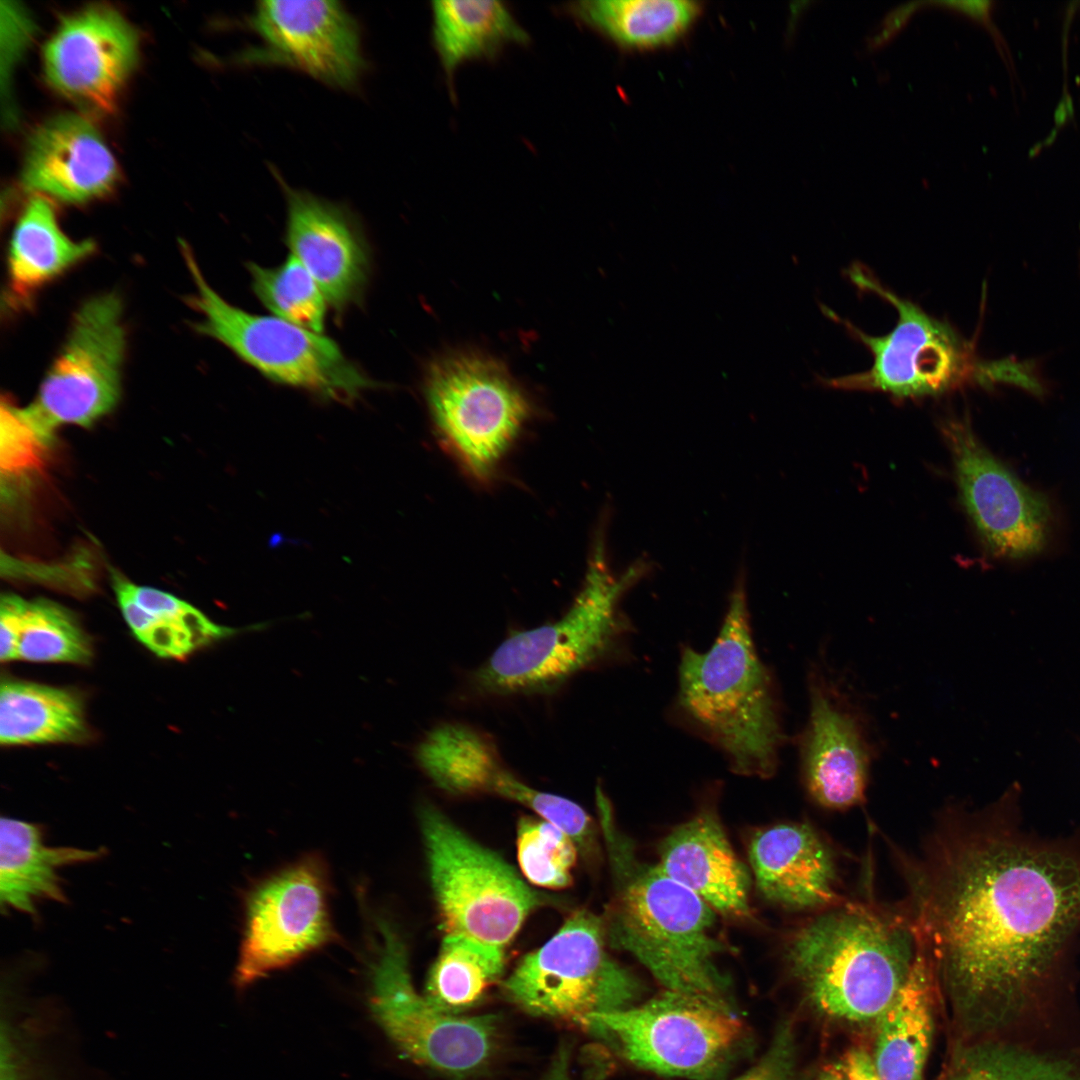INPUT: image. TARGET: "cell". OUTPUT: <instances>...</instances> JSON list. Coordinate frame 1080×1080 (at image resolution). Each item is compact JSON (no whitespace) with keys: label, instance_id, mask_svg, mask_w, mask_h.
I'll return each mask as SVG.
<instances>
[{"label":"cell","instance_id":"8d00e7d4","mask_svg":"<svg viewBox=\"0 0 1080 1080\" xmlns=\"http://www.w3.org/2000/svg\"><path fill=\"white\" fill-rule=\"evenodd\" d=\"M1 470L7 477L39 468L48 451L20 415L18 406L1 404Z\"/></svg>","mask_w":1080,"mask_h":1080},{"label":"cell","instance_id":"6da1fadb","mask_svg":"<svg viewBox=\"0 0 1080 1080\" xmlns=\"http://www.w3.org/2000/svg\"><path fill=\"white\" fill-rule=\"evenodd\" d=\"M1020 794L953 813L906 868L914 927L967 1040L1048 1038L1075 1001L1080 827L1038 832Z\"/></svg>","mask_w":1080,"mask_h":1080},{"label":"cell","instance_id":"836d02e7","mask_svg":"<svg viewBox=\"0 0 1080 1080\" xmlns=\"http://www.w3.org/2000/svg\"><path fill=\"white\" fill-rule=\"evenodd\" d=\"M517 858L525 878L543 888H565L572 882L578 847L560 828L531 817L517 826Z\"/></svg>","mask_w":1080,"mask_h":1080},{"label":"cell","instance_id":"1f68e13d","mask_svg":"<svg viewBox=\"0 0 1080 1080\" xmlns=\"http://www.w3.org/2000/svg\"><path fill=\"white\" fill-rule=\"evenodd\" d=\"M16 614V660L88 664L93 646L72 612L48 599L27 600L10 593Z\"/></svg>","mask_w":1080,"mask_h":1080},{"label":"cell","instance_id":"4316f807","mask_svg":"<svg viewBox=\"0 0 1080 1080\" xmlns=\"http://www.w3.org/2000/svg\"><path fill=\"white\" fill-rule=\"evenodd\" d=\"M562 10L617 47L643 51L682 39L700 17L702 5L689 0H582Z\"/></svg>","mask_w":1080,"mask_h":1080},{"label":"cell","instance_id":"44dd1931","mask_svg":"<svg viewBox=\"0 0 1080 1080\" xmlns=\"http://www.w3.org/2000/svg\"><path fill=\"white\" fill-rule=\"evenodd\" d=\"M801 739V761L810 796L820 806L842 810L864 801L870 752L856 717L817 683Z\"/></svg>","mask_w":1080,"mask_h":1080},{"label":"cell","instance_id":"74e56055","mask_svg":"<svg viewBox=\"0 0 1080 1080\" xmlns=\"http://www.w3.org/2000/svg\"><path fill=\"white\" fill-rule=\"evenodd\" d=\"M796 1047L792 1026L780 1024L760 1060L734 1080H794Z\"/></svg>","mask_w":1080,"mask_h":1080},{"label":"cell","instance_id":"ffe728a7","mask_svg":"<svg viewBox=\"0 0 1080 1080\" xmlns=\"http://www.w3.org/2000/svg\"><path fill=\"white\" fill-rule=\"evenodd\" d=\"M117 178L110 149L93 124L80 115L60 114L30 137L22 182L32 191L81 203L109 192Z\"/></svg>","mask_w":1080,"mask_h":1080},{"label":"cell","instance_id":"ba28073f","mask_svg":"<svg viewBox=\"0 0 1080 1080\" xmlns=\"http://www.w3.org/2000/svg\"><path fill=\"white\" fill-rule=\"evenodd\" d=\"M196 292L188 303L200 313L195 328L229 348L266 378L350 404L372 381L332 339L276 316L249 313L224 300L206 282L191 249L181 247Z\"/></svg>","mask_w":1080,"mask_h":1080},{"label":"cell","instance_id":"7bdbcfd3","mask_svg":"<svg viewBox=\"0 0 1080 1080\" xmlns=\"http://www.w3.org/2000/svg\"><path fill=\"white\" fill-rule=\"evenodd\" d=\"M817 1080H848L844 1061L827 1065Z\"/></svg>","mask_w":1080,"mask_h":1080},{"label":"cell","instance_id":"9a60e30c","mask_svg":"<svg viewBox=\"0 0 1080 1080\" xmlns=\"http://www.w3.org/2000/svg\"><path fill=\"white\" fill-rule=\"evenodd\" d=\"M962 502L995 557L1023 559L1047 545L1053 511L1047 497L1023 483L979 441L966 419L941 426Z\"/></svg>","mask_w":1080,"mask_h":1080},{"label":"cell","instance_id":"603a6c76","mask_svg":"<svg viewBox=\"0 0 1080 1080\" xmlns=\"http://www.w3.org/2000/svg\"><path fill=\"white\" fill-rule=\"evenodd\" d=\"M658 866L715 912L740 918L750 915L748 871L712 810L701 811L665 837Z\"/></svg>","mask_w":1080,"mask_h":1080},{"label":"cell","instance_id":"52a82bcc","mask_svg":"<svg viewBox=\"0 0 1080 1080\" xmlns=\"http://www.w3.org/2000/svg\"><path fill=\"white\" fill-rule=\"evenodd\" d=\"M430 882L445 934L505 949L544 903L504 859L431 804L419 812Z\"/></svg>","mask_w":1080,"mask_h":1080},{"label":"cell","instance_id":"e575fe53","mask_svg":"<svg viewBox=\"0 0 1080 1080\" xmlns=\"http://www.w3.org/2000/svg\"><path fill=\"white\" fill-rule=\"evenodd\" d=\"M111 584L119 608L135 637L159 657L184 658L197 649L194 642L157 615L142 607L129 589V580L111 571Z\"/></svg>","mask_w":1080,"mask_h":1080},{"label":"cell","instance_id":"b9f144b4","mask_svg":"<svg viewBox=\"0 0 1080 1080\" xmlns=\"http://www.w3.org/2000/svg\"><path fill=\"white\" fill-rule=\"evenodd\" d=\"M939 4L958 9L977 20L986 21L991 3L987 1H951L941 2Z\"/></svg>","mask_w":1080,"mask_h":1080},{"label":"cell","instance_id":"d590c367","mask_svg":"<svg viewBox=\"0 0 1080 1080\" xmlns=\"http://www.w3.org/2000/svg\"><path fill=\"white\" fill-rule=\"evenodd\" d=\"M129 589L142 607L187 635L197 648L230 636L235 631L211 621L199 609L168 592L139 586L130 580Z\"/></svg>","mask_w":1080,"mask_h":1080},{"label":"cell","instance_id":"e0dca14e","mask_svg":"<svg viewBox=\"0 0 1080 1080\" xmlns=\"http://www.w3.org/2000/svg\"><path fill=\"white\" fill-rule=\"evenodd\" d=\"M138 57L131 24L106 6L85 8L62 20L43 50L49 84L89 111L111 113Z\"/></svg>","mask_w":1080,"mask_h":1080},{"label":"cell","instance_id":"3957f363","mask_svg":"<svg viewBox=\"0 0 1080 1080\" xmlns=\"http://www.w3.org/2000/svg\"><path fill=\"white\" fill-rule=\"evenodd\" d=\"M676 704L736 773H774L783 736L774 683L752 637L743 568L712 646L705 652L691 647L681 652Z\"/></svg>","mask_w":1080,"mask_h":1080},{"label":"cell","instance_id":"f35d334b","mask_svg":"<svg viewBox=\"0 0 1080 1080\" xmlns=\"http://www.w3.org/2000/svg\"><path fill=\"white\" fill-rule=\"evenodd\" d=\"M1000 383L1020 386L1035 395L1043 394L1042 384L1036 377L1031 363L1012 359L982 360L977 384L991 387Z\"/></svg>","mask_w":1080,"mask_h":1080},{"label":"cell","instance_id":"8fae6325","mask_svg":"<svg viewBox=\"0 0 1080 1080\" xmlns=\"http://www.w3.org/2000/svg\"><path fill=\"white\" fill-rule=\"evenodd\" d=\"M425 395L441 441L480 482L494 475L530 414L527 398L506 368L474 353L433 362Z\"/></svg>","mask_w":1080,"mask_h":1080},{"label":"cell","instance_id":"30bf717a","mask_svg":"<svg viewBox=\"0 0 1080 1080\" xmlns=\"http://www.w3.org/2000/svg\"><path fill=\"white\" fill-rule=\"evenodd\" d=\"M848 275L858 288L889 302L898 318L889 333L871 336L827 311L870 351L873 363L863 372L823 378V384L841 390L882 392L897 398L937 396L977 384L982 360L976 355L974 343L947 321L934 318L917 304L901 298L863 266H852Z\"/></svg>","mask_w":1080,"mask_h":1080},{"label":"cell","instance_id":"277c9868","mask_svg":"<svg viewBox=\"0 0 1080 1080\" xmlns=\"http://www.w3.org/2000/svg\"><path fill=\"white\" fill-rule=\"evenodd\" d=\"M918 947L913 923L861 906L826 911L786 947L792 976L820 1013L876 1021L906 982Z\"/></svg>","mask_w":1080,"mask_h":1080},{"label":"cell","instance_id":"7402d4cb","mask_svg":"<svg viewBox=\"0 0 1080 1080\" xmlns=\"http://www.w3.org/2000/svg\"><path fill=\"white\" fill-rule=\"evenodd\" d=\"M749 859L756 885L770 902L793 910L819 909L837 900V871L830 848L804 823L758 831Z\"/></svg>","mask_w":1080,"mask_h":1080},{"label":"cell","instance_id":"60d3db41","mask_svg":"<svg viewBox=\"0 0 1080 1080\" xmlns=\"http://www.w3.org/2000/svg\"><path fill=\"white\" fill-rule=\"evenodd\" d=\"M540 1080H572L570 1075V1048L562 1044L547 1071Z\"/></svg>","mask_w":1080,"mask_h":1080},{"label":"cell","instance_id":"484cf974","mask_svg":"<svg viewBox=\"0 0 1080 1080\" xmlns=\"http://www.w3.org/2000/svg\"><path fill=\"white\" fill-rule=\"evenodd\" d=\"M431 11L432 42L451 98L455 72L462 64L494 60L505 47L530 42L528 32L501 1H433Z\"/></svg>","mask_w":1080,"mask_h":1080},{"label":"cell","instance_id":"d6986e66","mask_svg":"<svg viewBox=\"0 0 1080 1080\" xmlns=\"http://www.w3.org/2000/svg\"><path fill=\"white\" fill-rule=\"evenodd\" d=\"M286 242L312 275L326 301L342 311L362 297L369 275L366 241L343 207L286 187Z\"/></svg>","mask_w":1080,"mask_h":1080},{"label":"cell","instance_id":"9c48e42d","mask_svg":"<svg viewBox=\"0 0 1080 1080\" xmlns=\"http://www.w3.org/2000/svg\"><path fill=\"white\" fill-rule=\"evenodd\" d=\"M605 923L575 911L542 946L526 954L503 982L506 997L526 1013L585 1028L599 1013L631 1007L642 984L608 954Z\"/></svg>","mask_w":1080,"mask_h":1080},{"label":"cell","instance_id":"4fadbf2b","mask_svg":"<svg viewBox=\"0 0 1080 1080\" xmlns=\"http://www.w3.org/2000/svg\"><path fill=\"white\" fill-rule=\"evenodd\" d=\"M125 348L119 297L107 293L86 301L34 401L19 407L47 447H52L59 427H89L116 406Z\"/></svg>","mask_w":1080,"mask_h":1080},{"label":"cell","instance_id":"ab89813d","mask_svg":"<svg viewBox=\"0 0 1080 1080\" xmlns=\"http://www.w3.org/2000/svg\"><path fill=\"white\" fill-rule=\"evenodd\" d=\"M848 1080H881L872 1057L863 1049L851 1050L844 1060Z\"/></svg>","mask_w":1080,"mask_h":1080},{"label":"cell","instance_id":"4dcf8cb0","mask_svg":"<svg viewBox=\"0 0 1080 1080\" xmlns=\"http://www.w3.org/2000/svg\"><path fill=\"white\" fill-rule=\"evenodd\" d=\"M504 951L464 935L445 934L429 970L424 997L441 1012L462 1016L502 976Z\"/></svg>","mask_w":1080,"mask_h":1080},{"label":"cell","instance_id":"f546056e","mask_svg":"<svg viewBox=\"0 0 1080 1080\" xmlns=\"http://www.w3.org/2000/svg\"><path fill=\"white\" fill-rule=\"evenodd\" d=\"M90 240L74 241L60 228L52 205L33 197L14 228L8 253L9 292L14 301L29 299L42 285L91 255Z\"/></svg>","mask_w":1080,"mask_h":1080},{"label":"cell","instance_id":"ac0fdd59","mask_svg":"<svg viewBox=\"0 0 1080 1080\" xmlns=\"http://www.w3.org/2000/svg\"><path fill=\"white\" fill-rule=\"evenodd\" d=\"M416 759L431 782L448 794L497 795L531 809L570 837L587 826L582 807L520 780L504 764L495 742L466 724L446 722L431 729L417 746Z\"/></svg>","mask_w":1080,"mask_h":1080},{"label":"cell","instance_id":"5bb4252c","mask_svg":"<svg viewBox=\"0 0 1080 1080\" xmlns=\"http://www.w3.org/2000/svg\"><path fill=\"white\" fill-rule=\"evenodd\" d=\"M336 938L326 865L319 856H307L249 893L234 983L244 989Z\"/></svg>","mask_w":1080,"mask_h":1080},{"label":"cell","instance_id":"f1b7e54d","mask_svg":"<svg viewBox=\"0 0 1080 1080\" xmlns=\"http://www.w3.org/2000/svg\"><path fill=\"white\" fill-rule=\"evenodd\" d=\"M89 736L84 702L77 692L26 680L2 679L1 745L81 743Z\"/></svg>","mask_w":1080,"mask_h":1080},{"label":"cell","instance_id":"5b68a950","mask_svg":"<svg viewBox=\"0 0 1080 1080\" xmlns=\"http://www.w3.org/2000/svg\"><path fill=\"white\" fill-rule=\"evenodd\" d=\"M651 570V562L640 558L614 574L599 529L568 611L552 623L510 634L472 673V688L484 696L545 695L597 664L624 632L621 599Z\"/></svg>","mask_w":1080,"mask_h":1080},{"label":"cell","instance_id":"7c38bea8","mask_svg":"<svg viewBox=\"0 0 1080 1080\" xmlns=\"http://www.w3.org/2000/svg\"><path fill=\"white\" fill-rule=\"evenodd\" d=\"M373 969L370 1010L394 1046L408 1059L454 1080L484 1070L497 1047V1018L445 1014L416 992L405 944L385 922Z\"/></svg>","mask_w":1080,"mask_h":1080},{"label":"cell","instance_id":"cb8c5ba5","mask_svg":"<svg viewBox=\"0 0 1080 1080\" xmlns=\"http://www.w3.org/2000/svg\"><path fill=\"white\" fill-rule=\"evenodd\" d=\"M0 827V904L3 913L18 912L35 917L41 902L66 903L60 870L95 861L104 853L101 848L46 845L42 827L25 820L2 817Z\"/></svg>","mask_w":1080,"mask_h":1080},{"label":"cell","instance_id":"d6a6232c","mask_svg":"<svg viewBox=\"0 0 1080 1080\" xmlns=\"http://www.w3.org/2000/svg\"><path fill=\"white\" fill-rule=\"evenodd\" d=\"M252 289L274 316L306 330L322 333L326 298L307 269L291 254L279 266L248 264Z\"/></svg>","mask_w":1080,"mask_h":1080},{"label":"cell","instance_id":"2e32d148","mask_svg":"<svg viewBox=\"0 0 1080 1080\" xmlns=\"http://www.w3.org/2000/svg\"><path fill=\"white\" fill-rule=\"evenodd\" d=\"M249 25L263 45L250 58L348 88L363 69L358 26L338 1H260Z\"/></svg>","mask_w":1080,"mask_h":1080},{"label":"cell","instance_id":"7a4b0ae2","mask_svg":"<svg viewBox=\"0 0 1080 1080\" xmlns=\"http://www.w3.org/2000/svg\"><path fill=\"white\" fill-rule=\"evenodd\" d=\"M615 880L605 923L613 948L630 953L665 990L730 1004V981L716 964L726 950L714 934L715 911L656 865L639 861L597 799Z\"/></svg>","mask_w":1080,"mask_h":1080},{"label":"cell","instance_id":"8992f818","mask_svg":"<svg viewBox=\"0 0 1080 1080\" xmlns=\"http://www.w3.org/2000/svg\"><path fill=\"white\" fill-rule=\"evenodd\" d=\"M585 1028L634 1066L689 1080H723L748 1042L732 1005L670 990L594 1014Z\"/></svg>","mask_w":1080,"mask_h":1080},{"label":"cell","instance_id":"d4e9b609","mask_svg":"<svg viewBox=\"0 0 1080 1080\" xmlns=\"http://www.w3.org/2000/svg\"><path fill=\"white\" fill-rule=\"evenodd\" d=\"M910 974L877 1018L872 1056L881 1080H921L933 1035L935 974L923 943Z\"/></svg>","mask_w":1080,"mask_h":1080},{"label":"cell","instance_id":"83f0119b","mask_svg":"<svg viewBox=\"0 0 1080 1080\" xmlns=\"http://www.w3.org/2000/svg\"><path fill=\"white\" fill-rule=\"evenodd\" d=\"M938 1080H1080V1047L1049 1040H966Z\"/></svg>","mask_w":1080,"mask_h":1080}]
</instances>
